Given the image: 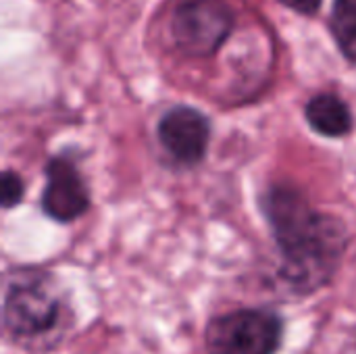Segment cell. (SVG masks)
<instances>
[{
	"label": "cell",
	"instance_id": "obj_1",
	"mask_svg": "<svg viewBox=\"0 0 356 354\" xmlns=\"http://www.w3.org/2000/svg\"><path fill=\"white\" fill-rule=\"evenodd\" d=\"M261 204L282 255L284 282L296 294L330 284L348 244L344 223L311 207L294 186H271Z\"/></svg>",
	"mask_w": 356,
	"mask_h": 354
},
{
	"label": "cell",
	"instance_id": "obj_2",
	"mask_svg": "<svg viewBox=\"0 0 356 354\" xmlns=\"http://www.w3.org/2000/svg\"><path fill=\"white\" fill-rule=\"evenodd\" d=\"M69 307L52 273L19 269L6 282L2 323L8 336L23 344L50 340L67 325Z\"/></svg>",
	"mask_w": 356,
	"mask_h": 354
},
{
	"label": "cell",
	"instance_id": "obj_3",
	"mask_svg": "<svg viewBox=\"0 0 356 354\" xmlns=\"http://www.w3.org/2000/svg\"><path fill=\"white\" fill-rule=\"evenodd\" d=\"M284 336L277 313L269 309H238L215 317L207 328L211 354H275Z\"/></svg>",
	"mask_w": 356,
	"mask_h": 354
},
{
	"label": "cell",
	"instance_id": "obj_4",
	"mask_svg": "<svg viewBox=\"0 0 356 354\" xmlns=\"http://www.w3.org/2000/svg\"><path fill=\"white\" fill-rule=\"evenodd\" d=\"M236 25L227 0H186L171 17V38L179 52L192 58L213 56Z\"/></svg>",
	"mask_w": 356,
	"mask_h": 354
},
{
	"label": "cell",
	"instance_id": "obj_5",
	"mask_svg": "<svg viewBox=\"0 0 356 354\" xmlns=\"http://www.w3.org/2000/svg\"><path fill=\"white\" fill-rule=\"evenodd\" d=\"M159 142L165 152L179 165H198L211 142V121L194 106H171L159 121Z\"/></svg>",
	"mask_w": 356,
	"mask_h": 354
},
{
	"label": "cell",
	"instance_id": "obj_6",
	"mask_svg": "<svg viewBox=\"0 0 356 354\" xmlns=\"http://www.w3.org/2000/svg\"><path fill=\"white\" fill-rule=\"evenodd\" d=\"M90 207L88 186L69 154H56L46 165L42 211L58 223L79 219Z\"/></svg>",
	"mask_w": 356,
	"mask_h": 354
},
{
	"label": "cell",
	"instance_id": "obj_7",
	"mask_svg": "<svg viewBox=\"0 0 356 354\" xmlns=\"http://www.w3.org/2000/svg\"><path fill=\"white\" fill-rule=\"evenodd\" d=\"M305 117L309 125L325 138H342L353 131L350 106L332 92L313 96L305 106Z\"/></svg>",
	"mask_w": 356,
	"mask_h": 354
},
{
	"label": "cell",
	"instance_id": "obj_8",
	"mask_svg": "<svg viewBox=\"0 0 356 354\" xmlns=\"http://www.w3.org/2000/svg\"><path fill=\"white\" fill-rule=\"evenodd\" d=\"M330 27L342 54L356 65V0H334Z\"/></svg>",
	"mask_w": 356,
	"mask_h": 354
},
{
	"label": "cell",
	"instance_id": "obj_9",
	"mask_svg": "<svg viewBox=\"0 0 356 354\" xmlns=\"http://www.w3.org/2000/svg\"><path fill=\"white\" fill-rule=\"evenodd\" d=\"M25 196V184L21 175L13 169H4L0 177V202L4 209L17 207Z\"/></svg>",
	"mask_w": 356,
	"mask_h": 354
},
{
	"label": "cell",
	"instance_id": "obj_10",
	"mask_svg": "<svg viewBox=\"0 0 356 354\" xmlns=\"http://www.w3.org/2000/svg\"><path fill=\"white\" fill-rule=\"evenodd\" d=\"M288 8H292L294 13L300 15H315L321 8L323 0H282Z\"/></svg>",
	"mask_w": 356,
	"mask_h": 354
},
{
	"label": "cell",
	"instance_id": "obj_11",
	"mask_svg": "<svg viewBox=\"0 0 356 354\" xmlns=\"http://www.w3.org/2000/svg\"><path fill=\"white\" fill-rule=\"evenodd\" d=\"M353 354H356V338H355V344H353Z\"/></svg>",
	"mask_w": 356,
	"mask_h": 354
}]
</instances>
